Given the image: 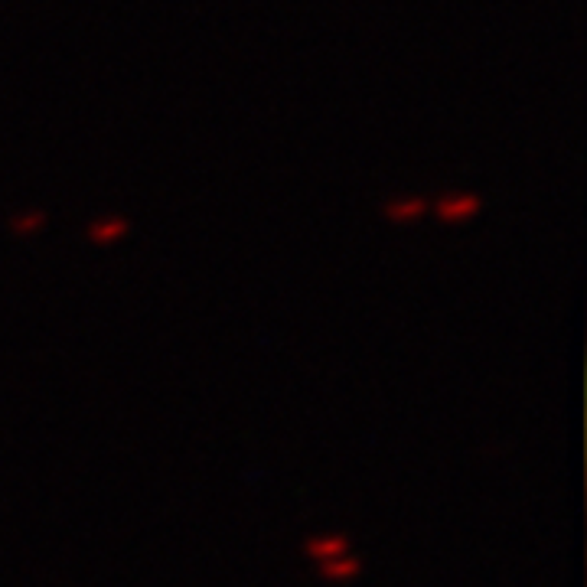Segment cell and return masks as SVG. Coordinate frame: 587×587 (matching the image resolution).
I'll use <instances>...</instances> for the list:
<instances>
[{
  "instance_id": "1",
  "label": "cell",
  "mask_w": 587,
  "mask_h": 587,
  "mask_svg": "<svg viewBox=\"0 0 587 587\" xmlns=\"http://www.w3.org/2000/svg\"><path fill=\"white\" fill-rule=\"evenodd\" d=\"M473 206H477V200H464V202H447V206H444V216H447V219H454V216H467L470 209H473Z\"/></svg>"
}]
</instances>
